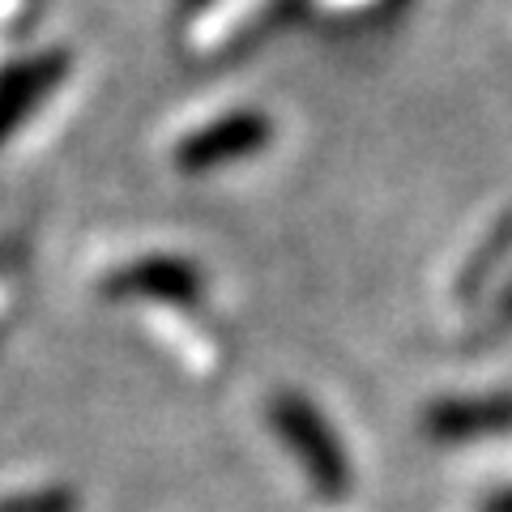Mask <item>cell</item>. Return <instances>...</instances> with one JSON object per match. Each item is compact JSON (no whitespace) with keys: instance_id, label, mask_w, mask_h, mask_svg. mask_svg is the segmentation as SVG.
Listing matches in <instances>:
<instances>
[{"instance_id":"277c9868","label":"cell","mask_w":512,"mask_h":512,"mask_svg":"<svg viewBox=\"0 0 512 512\" xmlns=\"http://www.w3.org/2000/svg\"><path fill=\"white\" fill-rule=\"evenodd\" d=\"M60 73H64V56H56V52L18 60L0 73V146H5L13 128L39 107L43 94L60 82Z\"/></svg>"},{"instance_id":"6da1fadb","label":"cell","mask_w":512,"mask_h":512,"mask_svg":"<svg viewBox=\"0 0 512 512\" xmlns=\"http://www.w3.org/2000/svg\"><path fill=\"white\" fill-rule=\"evenodd\" d=\"M265 414H269V427L291 448V457L308 470L312 487L320 495H329V500H342L350 491V461H346L342 440L333 436L329 419L320 414V406H312L299 393H278V397H269Z\"/></svg>"},{"instance_id":"7a4b0ae2","label":"cell","mask_w":512,"mask_h":512,"mask_svg":"<svg viewBox=\"0 0 512 512\" xmlns=\"http://www.w3.org/2000/svg\"><path fill=\"white\" fill-rule=\"evenodd\" d=\"M269 146V120L261 111H231L210 124H201L197 133H188L175 146V163L184 171H214L227 163H244L256 150Z\"/></svg>"},{"instance_id":"52a82bcc","label":"cell","mask_w":512,"mask_h":512,"mask_svg":"<svg viewBox=\"0 0 512 512\" xmlns=\"http://www.w3.org/2000/svg\"><path fill=\"white\" fill-rule=\"evenodd\" d=\"M325 9H333V13H355V9H376L380 0H320Z\"/></svg>"},{"instance_id":"ba28073f","label":"cell","mask_w":512,"mask_h":512,"mask_svg":"<svg viewBox=\"0 0 512 512\" xmlns=\"http://www.w3.org/2000/svg\"><path fill=\"white\" fill-rule=\"evenodd\" d=\"M483 512H512V487H508V491H500V495H491Z\"/></svg>"},{"instance_id":"3957f363","label":"cell","mask_w":512,"mask_h":512,"mask_svg":"<svg viewBox=\"0 0 512 512\" xmlns=\"http://www.w3.org/2000/svg\"><path fill=\"white\" fill-rule=\"evenodd\" d=\"M111 299H150L158 308H192L201 299V274L184 256L150 252L141 261H128L107 278Z\"/></svg>"},{"instance_id":"8992f818","label":"cell","mask_w":512,"mask_h":512,"mask_svg":"<svg viewBox=\"0 0 512 512\" xmlns=\"http://www.w3.org/2000/svg\"><path fill=\"white\" fill-rule=\"evenodd\" d=\"M0 512H73L69 491H26L0 504Z\"/></svg>"},{"instance_id":"5b68a950","label":"cell","mask_w":512,"mask_h":512,"mask_svg":"<svg viewBox=\"0 0 512 512\" xmlns=\"http://www.w3.org/2000/svg\"><path fill=\"white\" fill-rule=\"evenodd\" d=\"M512 423V402L500 397V402H444L431 410V436L440 440H470L474 431H495Z\"/></svg>"}]
</instances>
